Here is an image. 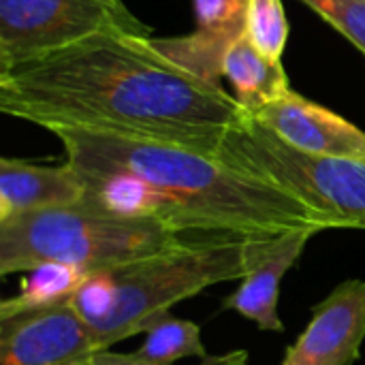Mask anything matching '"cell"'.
<instances>
[{
	"label": "cell",
	"mask_w": 365,
	"mask_h": 365,
	"mask_svg": "<svg viewBox=\"0 0 365 365\" xmlns=\"http://www.w3.org/2000/svg\"><path fill=\"white\" fill-rule=\"evenodd\" d=\"M0 111L45 130L79 128L218 154L246 118L222 86L163 56L150 34L103 32L0 68Z\"/></svg>",
	"instance_id": "cell-1"
},
{
	"label": "cell",
	"mask_w": 365,
	"mask_h": 365,
	"mask_svg": "<svg viewBox=\"0 0 365 365\" xmlns=\"http://www.w3.org/2000/svg\"><path fill=\"white\" fill-rule=\"evenodd\" d=\"M77 171L128 173L160 199L171 227L197 240H274L329 227L299 199L216 154L141 137L79 128L51 130Z\"/></svg>",
	"instance_id": "cell-2"
},
{
	"label": "cell",
	"mask_w": 365,
	"mask_h": 365,
	"mask_svg": "<svg viewBox=\"0 0 365 365\" xmlns=\"http://www.w3.org/2000/svg\"><path fill=\"white\" fill-rule=\"evenodd\" d=\"M190 242L163 220H133L103 214L86 203L13 216L0 222V276L66 263L86 274L118 269Z\"/></svg>",
	"instance_id": "cell-3"
},
{
	"label": "cell",
	"mask_w": 365,
	"mask_h": 365,
	"mask_svg": "<svg viewBox=\"0 0 365 365\" xmlns=\"http://www.w3.org/2000/svg\"><path fill=\"white\" fill-rule=\"evenodd\" d=\"M267 240H207L190 242L171 252L111 269L115 304L94 329L103 349L148 334L171 308L201 291L244 280Z\"/></svg>",
	"instance_id": "cell-4"
},
{
	"label": "cell",
	"mask_w": 365,
	"mask_h": 365,
	"mask_svg": "<svg viewBox=\"0 0 365 365\" xmlns=\"http://www.w3.org/2000/svg\"><path fill=\"white\" fill-rule=\"evenodd\" d=\"M216 156L299 199L329 231H365V160L297 152L250 115L225 137Z\"/></svg>",
	"instance_id": "cell-5"
},
{
	"label": "cell",
	"mask_w": 365,
	"mask_h": 365,
	"mask_svg": "<svg viewBox=\"0 0 365 365\" xmlns=\"http://www.w3.org/2000/svg\"><path fill=\"white\" fill-rule=\"evenodd\" d=\"M103 32L150 28L124 0H0V68Z\"/></svg>",
	"instance_id": "cell-6"
},
{
	"label": "cell",
	"mask_w": 365,
	"mask_h": 365,
	"mask_svg": "<svg viewBox=\"0 0 365 365\" xmlns=\"http://www.w3.org/2000/svg\"><path fill=\"white\" fill-rule=\"evenodd\" d=\"M105 351L71 302L0 319V365H79Z\"/></svg>",
	"instance_id": "cell-7"
},
{
	"label": "cell",
	"mask_w": 365,
	"mask_h": 365,
	"mask_svg": "<svg viewBox=\"0 0 365 365\" xmlns=\"http://www.w3.org/2000/svg\"><path fill=\"white\" fill-rule=\"evenodd\" d=\"M365 340V280L340 282L312 308V319L280 365H355Z\"/></svg>",
	"instance_id": "cell-8"
},
{
	"label": "cell",
	"mask_w": 365,
	"mask_h": 365,
	"mask_svg": "<svg viewBox=\"0 0 365 365\" xmlns=\"http://www.w3.org/2000/svg\"><path fill=\"white\" fill-rule=\"evenodd\" d=\"M250 118L297 152L365 160V130L293 90Z\"/></svg>",
	"instance_id": "cell-9"
},
{
	"label": "cell",
	"mask_w": 365,
	"mask_h": 365,
	"mask_svg": "<svg viewBox=\"0 0 365 365\" xmlns=\"http://www.w3.org/2000/svg\"><path fill=\"white\" fill-rule=\"evenodd\" d=\"M319 233L323 231L299 229V231H289L280 237L267 240L252 269L242 280L237 291H233L225 299L222 308L242 314L244 319L255 323L261 331L282 334L284 323L278 314L280 284L284 276L295 267V263L304 255L310 240Z\"/></svg>",
	"instance_id": "cell-10"
},
{
	"label": "cell",
	"mask_w": 365,
	"mask_h": 365,
	"mask_svg": "<svg viewBox=\"0 0 365 365\" xmlns=\"http://www.w3.org/2000/svg\"><path fill=\"white\" fill-rule=\"evenodd\" d=\"M86 197L81 175L68 165H41L0 158V222L45 210L79 205Z\"/></svg>",
	"instance_id": "cell-11"
},
{
	"label": "cell",
	"mask_w": 365,
	"mask_h": 365,
	"mask_svg": "<svg viewBox=\"0 0 365 365\" xmlns=\"http://www.w3.org/2000/svg\"><path fill=\"white\" fill-rule=\"evenodd\" d=\"M222 79L231 83L233 98L246 115H255L269 103L284 96L291 86L282 62L263 56L242 32L225 51Z\"/></svg>",
	"instance_id": "cell-12"
},
{
	"label": "cell",
	"mask_w": 365,
	"mask_h": 365,
	"mask_svg": "<svg viewBox=\"0 0 365 365\" xmlns=\"http://www.w3.org/2000/svg\"><path fill=\"white\" fill-rule=\"evenodd\" d=\"M79 267L66 263H45L28 272L19 284V293L0 304V319L26 312L66 304L73 299L79 284L88 278Z\"/></svg>",
	"instance_id": "cell-13"
},
{
	"label": "cell",
	"mask_w": 365,
	"mask_h": 365,
	"mask_svg": "<svg viewBox=\"0 0 365 365\" xmlns=\"http://www.w3.org/2000/svg\"><path fill=\"white\" fill-rule=\"evenodd\" d=\"M135 353L150 365H171L186 357H210L201 340V327L171 314L145 334L143 344Z\"/></svg>",
	"instance_id": "cell-14"
},
{
	"label": "cell",
	"mask_w": 365,
	"mask_h": 365,
	"mask_svg": "<svg viewBox=\"0 0 365 365\" xmlns=\"http://www.w3.org/2000/svg\"><path fill=\"white\" fill-rule=\"evenodd\" d=\"M244 32L263 56L282 62L289 41V24L282 0H248Z\"/></svg>",
	"instance_id": "cell-15"
},
{
	"label": "cell",
	"mask_w": 365,
	"mask_h": 365,
	"mask_svg": "<svg viewBox=\"0 0 365 365\" xmlns=\"http://www.w3.org/2000/svg\"><path fill=\"white\" fill-rule=\"evenodd\" d=\"M192 6L201 32L233 41L246 30L248 0H192Z\"/></svg>",
	"instance_id": "cell-16"
},
{
	"label": "cell",
	"mask_w": 365,
	"mask_h": 365,
	"mask_svg": "<svg viewBox=\"0 0 365 365\" xmlns=\"http://www.w3.org/2000/svg\"><path fill=\"white\" fill-rule=\"evenodd\" d=\"M115 304V284L109 272H94L90 274L79 289L75 291L71 306L75 312L92 327L96 329L113 310Z\"/></svg>",
	"instance_id": "cell-17"
},
{
	"label": "cell",
	"mask_w": 365,
	"mask_h": 365,
	"mask_svg": "<svg viewBox=\"0 0 365 365\" xmlns=\"http://www.w3.org/2000/svg\"><path fill=\"white\" fill-rule=\"evenodd\" d=\"M365 53V0H302Z\"/></svg>",
	"instance_id": "cell-18"
},
{
	"label": "cell",
	"mask_w": 365,
	"mask_h": 365,
	"mask_svg": "<svg viewBox=\"0 0 365 365\" xmlns=\"http://www.w3.org/2000/svg\"><path fill=\"white\" fill-rule=\"evenodd\" d=\"M79 365H150L137 353H118V351H98Z\"/></svg>",
	"instance_id": "cell-19"
},
{
	"label": "cell",
	"mask_w": 365,
	"mask_h": 365,
	"mask_svg": "<svg viewBox=\"0 0 365 365\" xmlns=\"http://www.w3.org/2000/svg\"><path fill=\"white\" fill-rule=\"evenodd\" d=\"M201 365H248V353L246 351H231L225 355L207 357Z\"/></svg>",
	"instance_id": "cell-20"
}]
</instances>
